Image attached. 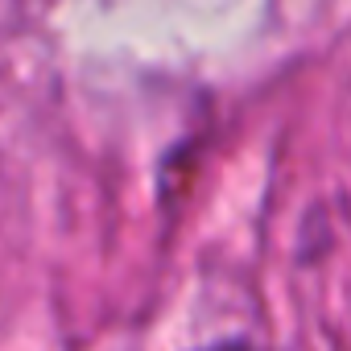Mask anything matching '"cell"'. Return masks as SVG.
<instances>
[{
	"mask_svg": "<svg viewBox=\"0 0 351 351\" xmlns=\"http://www.w3.org/2000/svg\"><path fill=\"white\" fill-rule=\"evenodd\" d=\"M199 351H256L248 339H223V343H211V347H199Z\"/></svg>",
	"mask_w": 351,
	"mask_h": 351,
	"instance_id": "obj_1",
	"label": "cell"
}]
</instances>
